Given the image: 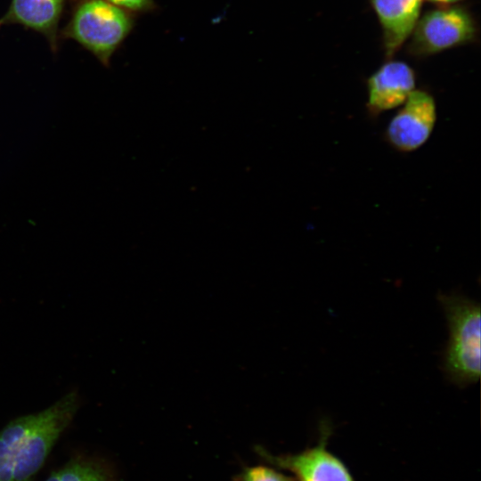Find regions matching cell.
I'll use <instances>...</instances> for the list:
<instances>
[{
  "label": "cell",
  "mask_w": 481,
  "mask_h": 481,
  "mask_svg": "<svg viewBox=\"0 0 481 481\" xmlns=\"http://www.w3.org/2000/svg\"><path fill=\"white\" fill-rule=\"evenodd\" d=\"M449 329L443 356L446 378L459 387L480 378L481 313L477 302L458 293L438 294Z\"/></svg>",
  "instance_id": "6da1fadb"
},
{
  "label": "cell",
  "mask_w": 481,
  "mask_h": 481,
  "mask_svg": "<svg viewBox=\"0 0 481 481\" xmlns=\"http://www.w3.org/2000/svg\"><path fill=\"white\" fill-rule=\"evenodd\" d=\"M134 22L129 12L106 0H79L61 34L108 67L112 54L133 29Z\"/></svg>",
  "instance_id": "7a4b0ae2"
},
{
  "label": "cell",
  "mask_w": 481,
  "mask_h": 481,
  "mask_svg": "<svg viewBox=\"0 0 481 481\" xmlns=\"http://www.w3.org/2000/svg\"><path fill=\"white\" fill-rule=\"evenodd\" d=\"M477 31V20L468 8L438 6L420 16L409 37L407 50L412 56L427 57L475 42Z\"/></svg>",
  "instance_id": "3957f363"
},
{
  "label": "cell",
  "mask_w": 481,
  "mask_h": 481,
  "mask_svg": "<svg viewBox=\"0 0 481 481\" xmlns=\"http://www.w3.org/2000/svg\"><path fill=\"white\" fill-rule=\"evenodd\" d=\"M330 434L331 427L325 420L320 426V437L314 446L282 455L260 449L259 454L270 464L289 471L295 481H355L343 461L328 449Z\"/></svg>",
  "instance_id": "277c9868"
},
{
  "label": "cell",
  "mask_w": 481,
  "mask_h": 481,
  "mask_svg": "<svg viewBox=\"0 0 481 481\" xmlns=\"http://www.w3.org/2000/svg\"><path fill=\"white\" fill-rule=\"evenodd\" d=\"M390 119L385 138L400 152L420 148L430 137L437 118L436 101L431 94L415 89Z\"/></svg>",
  "instance_id": "5b68a950"
},
{
  "label": "cell",
  "mask_w": 481,
  "mask_h": 481,
  "mask_svg": "<svg viewBox=\"0 0 481 481\" xmlns=\"http://www.w3.org/2000/svg\"><path fill=\"white\" fill-rule=\"evenodd\" d=\"M416 76L405 61L389 59L367 80V110L372 116L401 106L415 90Z\"/></svg>",
  "instance_id": "8992f818"
},
{
  "label": "cell",
  "mask_w": 481,
  "mask_h": 481,
  "mask_svg": "<svg viewBox=\"0 0 481 481\" xmlns=\"http://www.w3.org/2000/svg\"><path fill=\"white\" fill-rule=\"evenodd\" d=\"M382 32L387 60L392 59L409 38L420 16L423 0H368Z\"/></svg>",
  "instance_id": "52a82bcc"
},
{
  "label": "cell",
  "mask_w": 481,
  "mask_h": 481,
  "mask_svg": "<svg viewBox=\"0 0 481 481\" xmlns=\"http://www.w3.org/2000/svg\"><path fill=\"white\" fill-rule=\"evenodd\" d=\"M65 0H11L7 12L0 18V27L20 24L42 34L51 49L58 48V27Z\"/></svg>",
  "instance_id": "ba28073f"
},
{
  "label": "cell",
  "mask_w": 481,
  "mask_h": 481,
  "mask_svg": "<svg viewBox=\"0 0 481 481\" xmlns=\"http://www.w3.org/2000/svg\"><path fill=\"white\" fill-rule=\"evenodd\" d=\"M45 481H116V477L102 459L77 455L53 471Z\"/></svg>",
  "instance_id": "9c48e42d"
},
{
  "label": "cell",
  "mask_w": 481,
  "mask_h": 481,
  "mask_svg": "<svg viewBox=\"0 0 481 481\" xmlns=\"http://www.w3.org/2000/svg\"><path fill=\"white\" fill-rule=\"evenodd\" d=\"M240 481H295V479L274 468L257 465L246 468L240 475Z\"/></svg>",
  "instance_id": "30bf717a"
},
{
  "label": "cell",
  "mask_w": 481,
  "mask_h": 481,
  "mask_svg": "<svg viewBox=\"0 0 481 481\" xmlns=\"http://www.w3.org/2000/svg\"><path fill=\"white\" fill-rule=\"evenodd\" d=\"M129 12H145L155 7L154 0H106Z\"/></svg>",
  "instance_id": "8fae6325"
},
{
  "label": "cell",
  "mask_w": 481,
  "mask_h": 481,
  "mask_svg": "<svg viewBox=\"0 0 481 481\" xmlns=\"http://www.w3.org/2000/svg\"><path fill=\"white\" fill-rule=\"evenodd\" d=\"M431 4H437L438 6L452 5L462 0H426Z\"/></svg>",
  "instance_id": "7c38bea8"
}]
</instances>
